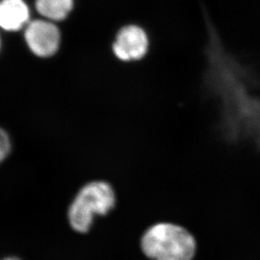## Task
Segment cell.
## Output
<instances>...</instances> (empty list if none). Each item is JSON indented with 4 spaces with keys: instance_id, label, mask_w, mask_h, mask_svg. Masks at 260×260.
Masks as SVG:
<instances>
[{
    "instance_id": "cell-1",
    "label": "cell",
    "mask_w": 260,
    "mask_h": 260,
    "mask_svg": "<svg viewBox=\"0 0 260 260\" xmlns=\"http://www.w3.org/2000/svg\"><path fill=\"white\" fill-rule=\"evenodd\" d=\"M141 248L152 260H194L198 243L194 233L179 224L159 222L143 233Z\"/></svg>"
},
{
    "instance_id": "cell-2",
    "label": "cell",
    "mask_w": 260,
    "mask_h": 260,
    "mask_svg": "<svg viewBox=\"0 0 260 260\" xmlns=\"http://www.w3.org/2000/svg\"><path fill=\"white\" fill-rule=\"evenodd\" d=\"M116 194L106 181H93L78 192L68 211L69 224L74 231L88 233L95 216H106L116 206Z\"/></svg>"
},
{
    "instance_id": "cell-3",
    "label": "cell",
    "mask_w": 260,
    "mask_h": 260,
    "mask_svg": "<svg viewBox=\"0 0 260 260\" xmlns=\"http://www.w3.org/2000/svg\"><path fill=\"white\" fill-rule=\"evenodd\" d=\"M25 42L29 50L38 57H51L60 44V32L57 26L47 20L29 23L25 32Z\"/></svg>"
},
{
    "instance_id": "cell-4",
    "label": "cell",
    "mask_w": 260,
    "mask_h": 260,
    "mask_svg": "<svg viewBox=\"0 0 260 260\" xmlns=\"http://www.w3.org/2000/svg\"><path fill=\"white\" fill-rule=\"evenodd\" d=\"M147 47L148 39L144 30L137 25H128L118 33L113 51L121 61H134L143 57Z\"/></svg>"
},
{
    "instance_id": "cell-5",
    "label": "cell",
    "mask_w": 260,
    "mask_h": 260,
    "mask_svg": "<svg viewBox=\"0 0 260 260\" xmlns=\"http://www.w3.org/2000/svg\"><path fill=\"white\" fill-rule=\"evenodd\" d=\"M29 10L24 0H3L0 5V25L7 31H17L28 25Z\"/></svg>"
},
{
    "instance_id": "cell-6",
    "label": "cell",
    "mask_w": 260,
    "mask_h": 260,
    "mask_svg": "<svg viewBox=\"0 0 260 260\" xmlns=\"http://www.w3.org/2000/svg\"><path fill=\"white\" fill-rule=\"evenodd\" d=\"M74 5L73 0H37L40 15L50 20H61L68 16Z\"/></svg>"
},
{
    "instance_id": "cell-7",
    "label": "cell",
    "mask_w": 260,
    "mask_h": 260,
    "mask_svg": "<svg viewBox=\"0 0 260 260\" xmlns=\"http://www.w3.org/2000/svg\"><path fill=\"white\" fill-rule=\"evenodd\" d=\"M11 139L10 136L6 132L3 130L1 132V149H0V155H1V160H5V157H7L11 152L12 145H11Z\"/></svg>"
},
{
    "instance_id": "cell-8",
    "label": "cell",
    "mask_w": 260,
    "mask_h": 260,
    "mask_svg": "<svg viewBox=\"0 0 260 260\" xmlns=\"http://www.w3.org/2000/svg\"><path fill=\"white\" fill-rule=\"evenodd\" d=\"M3 260H20V258L17 257H14V256H10V257H7V258H4Z\"/></svg>"
}]
</instances>
